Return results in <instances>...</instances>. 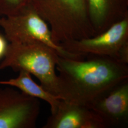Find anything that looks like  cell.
Wrapping results in <instances>:
<instances>
[{"instance_id":"3957f363","label":"cell","mask_w":128,"mask_h":128,"mask_svg":"<svg viewBox=\"0 0 128 128\" xmlns=\"http://www.w3.org/2000/svg\"><path fill=\"white\" fill-rule=\"evenodd\" d=\"M59 56L52 48L38 42L9 43L0 62V70L11 68L16 72H28L38 78L44 89L60 98L56 69Z\"/></svg>"},{"instance_id":"52a82bcc","label":"cell","mask_w":128,"mask_h":128,"mask_svg":"<svg viewBox=\"0 0 128 128\" xmlns=\"http://www.w3.org/2000/svg\"><path fill=\"white\" fill-rule=\"evenodd\" d=\"M88 108L103 122L106 128L128 124V78L94 100Z\"/></svg>"},{"instance_id":"9c48e42d","label":"cell","mask_w":128,"mask_h":128,"mask_svg":"<svg viewBox=\"0 0 128 128\" xmlns=\"http://www.w3.org/2000/svg\"><path fill=\"white\" fill-rule=\"evenodd\" d=\"M95 35L128 16V0H86Z\"/></svg>"},{"instance_id":"30bf717a","label":"cell","mask_w":128,"mask_h":128,"mask_svg":"<svg viewBox=\"0 0 128 128\" xmlns=\"http://www.w3.org/2000/svg\"><path fill=\"white\" fill-rule=\"evenodd\" d=\"M18 72L17 77L7 80H0V86L17 88L27 95L44 101L50 106V113H54L60 103V98L48 92L40 84H37L29 72L24 70Z\"/></svg>"},{"instance_id":"277c9868","label":"cell","mask_w":128,"mask_h":128,"mask_svg":"<svg viewBox=\"0 0 128 128\" xmlns=\"http://www.w3.org/2000/svg\"><path fill=\"white\" fill-rule=\"evenodd\" d=\"M0 27L10 43L38 42L52 48L61 57L80 60L84 56L68 52L56 44L48 23L28 4L14 15L1 16Z\"/></svg>"},{"instance_id":"5b68a950","label":"cell","mask_w":128,"mask_h":128,"mask_svg":"<svg viewBox=\"0 0 128 128\" xmlns=\"http://www.w3.org/2000/svg\"><path fill=\"white\" fill-rule=\"evenodd\" d=\"M60 44L74 54L108 57L128 64V16L95 36Z\"/></svg>"},{"instance_id":"8992f818","label":"cell","mask_w":128,"mask_h":128,"mask_svg":"<svg viewBox=\"0 0 128 128\" xmlns=\"http://www.w3.org/2000/svg\"><path fill=\"white\" fill-rule=\"evenodd\" d=\"M40 112L39 99L13 87L0 89V128H34Z\"/></svg>"},{"instance_id":"7c38bea8","label":"cell","mask_w":128,"mask_h":128,"mask_svg":"<svg viewBox=\"0 0 128 128\" xmlns=\"http://www.w3.org/2000/svg\"><path fill=\"white\" fill-rule=\"evenodd\" d=\"M8 41L4 35L0 33V60L4 58L7 51Z\"/></svg>"},{"instance_id":"ba28073f","label":"cell","mask_w":128,"mask_h":128,"mask_svg":"<svg viewBox=\"0 0 128 128\" xmlns=\"http://www.w3.org/2000/svg\"><path fill=\"white\" fill-rule=\"evenodd\" d=\"M43 128H106L103 120L86 106L60 98Z\"/></svg>"},{"instance_id":"4fadbf2b","label":"cell","mask_w":128,"mask_h":128,"mask_svg":"<svg viewBox=\"0 0 128 128\" xmlns=\"http://www.w3.org/2000/svg\"><path fill=\"white\" fill-rule=\"evenodd\" d=\"M0 17H1V15H0Z\"/></svg>"},{"instance_id":"8fae6325","label":"cell","mask_w":128,"mask_h":128,"mask_svg":"<svg viewBox=\"0 0 128 128\" xmlns=\"http://www.w3.org/2000/svg\"><path fill=\"white\" fill-rule=\"evenodd\" d=\"M29 0H0V15H14L28 6Z\"/></svg>"},{"instance_id":"6da1fadb","label":"cell","mask_w":128,"mask_h":128,"mask_svg":"<svg viewBox=\"0 0 128 128\" xmlns=\"http://www.w3.org/2000/svg\"><path fill=\"white\" fill-rule=\"evenodd\" d=\"M56 69L60 98L87 107L128 78V64L99 56L87 60L59 56Z\"/></svg>"},{"instance_id":"7a4b0ae2","label":"cell","mask_w":128,"mask_h":128,"mask_svg":"<svg viewBox=\"0 0 128 128\" xmlns=\"http://www.w3.org/2000/svg\"><path fill=\"white\" fill-rule=\"evenodd\" d=\"M28 4L48 23L56 44L95 36L86 0H29Z\"/></svg>"}]
</instances>
